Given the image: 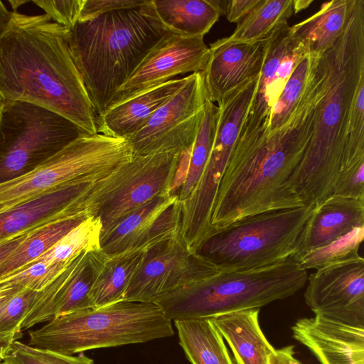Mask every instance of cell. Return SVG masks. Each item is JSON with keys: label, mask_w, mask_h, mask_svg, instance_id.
Here are the masks:
<instances>
[{"label": "cell", "mask_w": 364, "mask_h": 364, "mask_svg": "<svg viewBox=\"0 0 364 364\" xmlns=\"http://www.w3.org/2000/svg\"><path fill=\"white\" fill-rule=\"evenodd\" d=\"M320 96L310 141L285 184L304 205H316L333 194L346 159L364 158V141L350 127L356 90L364 80V2L353 1L344 29L318 58Z\"/></svg>", "instance_id": "1"}, {"label": "cell", "mask_w": 364, "mask_h": 364, "mask_svg": "<svg viewBox=\"0 0 364 364\" xmlns=\"http://www.w3.org/2000/svg\"><path fill=\"white\" fill-rule=\"evenodd\" d=\"M319 90L318 78L311 73L285 124L239 134L221 178L210 232L252 215L305 205L287 192L285 184L310 141Z\"/></svg>", "instance_id": "2"}, {"label": "cell", "mask_w": 364, "mask_h": 364, "mask_svg": "<svg viewBox=\"0 0 364 364\" xmlns=\"http://www.w3.org/2000/svg\"><path fill=\"white\" fill-rule=\"evenodd\" d=\"M67 33L46 14L14 11L0 34V97L44 107L95 134L97 116L70 53Z\"/></svg>", "instance_id": "3"}, {"label": "cell", "mask_w": 364, "mask_h": 364, "mask_svg": "<svg viewBox=\"0 0 364 364\" xmlns=\"http://www.w3.org/2000/svg\"><path fill=\"white\" fill-rule=\"evenodd\" d=\"M168 33L141 7L77 21L68 28L70 53L97 117L112 105L118 90Z\"/></svg>", "instance_id": "4"}, {"label": "cell", "mask_w": 364, "mask_h": 364, "mask_svg": "<svg viewBox=\"0 0 364 364\" xmlns=\"http://www.w3.org/2000/svg\"><path fill=\"white\" fill-rule=\"evenodd\" d=\"M306 270L290 257L248 270L221 271L159 298L158 304L171 321L259 309L299 291Z\"/></svg>", "instance_id": "5"}, {"label": "cell", "mask_w": 364, "mask_h": 364, "mask_svg": "<svg viewBox=\"0 0 364 364\" xmlns=\"http://www.w3.org/2000/svg\"><path fill=\"white\" fill-rule=\"evenodd\" d=\"M171 322L155 303L123 300L55 317L28 331L27 344L73 355L171 337Z\"/></svg>", "instance_id": "6"}, {"label": "cell", "mask_w": 364, "mask_h": 364, "mask_svg": "<svg viewBox=\"0 0 364 364\" xmlns=\"http://www.w3.org/2000/svg\"><path fill=\"white\" fill-rule=\"evenodd\" d=\"M314 206L260 213L213 229L197 252L220 272L253 269L281 262L294 255Z\"/></svg>", "instance_id": "7"}, {"label": "cell", "mask_w": 364, "mask_h": 364, "mask_svg": "<svg viewBox=\"0 0 364 364\" xmlns=\"http://www.w3.org/2000/svg\"><path fill=\"white\" fill-rule=\"evenodd\" d=\"M133 154L128 141L85 134L30 172L0 183V213L58 186L98 181Z\"/></svg>", "instance_id": "8"}, {"label": "cell", "mask_w": 364, "mask_h": 364, "mask_svg": "<svg viewBox=\"0 0 364 364\" xmlns=\"http://www.w3.org/2000/svg\"><path fill=\"white\" fill-rule=\"evenodd\" d=\"M181 154L133 156L112 172L95 182L78 200L77 208L97 218L101 232L154 198L171 194Z\"/></svg>", "instance_id": "9"}, {"label": "cell", "mask_w": 364, "mask_h": 364, "mask_svg": "<svg viewBox=\"0 0 364 364\" xmlns=\"http://www.w3.org/2000/svg\"><path fill=\"white\" fill-rule=\"evenodd\" d=\"M2 101L0 183L30 172L77 138L88 134L44 107L21 101Z\"/></svg>", "instance_id": "10"}, {"label": "cell", "mask_w": 364, "mask_h": 364, "mask_svg": "<svg viewBox=\"0 0 364 364\" xmlns=\"http://www.w3.org/2000/svg\"><path fill=\"white\" fill-rule=\"evenodd\" d=\"M207 98L200 72L188 75L183 85L155 111L144 127L126 139L133 156L182 154L190 149Z\"/></svg>", "instance_id": "11"}, {"label": "cell", "mask_w": 364, "mask_h": 364, "mask_svg": "<svg viewBox=\"0 0 364 364\" xmlns=\"http://www.w3.org/2000/svg\"><path fill=\"white\" fill-rule=\"evenodd\" d=\"M220 272L209 260L189 250L176 234L146 250L123 300L154 303L166 294Z\"/></svg>", "instance_id": "12"}, {"label": "cell", "mask_w": 364, "mask_h": 364, "mask_svg": "<svg viewBox=\"0 0 364 364\" xmlns=\"http://www.w3.org/2000/svg\"><path fill=\"white\" fill-rule=\"evenodd\" d=\"M107 258L100 248L85 250L75 256L50 284L37 292L22 322V331L64 314L93 308L90 293Z\"/></svg>", "instance_id": "13"}, {"label": "cell", "mask_w": 364, "mask_h": 364, "mask_svg": "<svg viewBox=\"0 0 364 364\" xmlns=\"http://www.w3.org/2000/svg\"><path fill=\"white\" fill-rule=\"evenodd\" d=\"M306 283L304 299L314 315L364 325V259L360 255L316 269Z\"/></svg>", "instance_id": "14"}, {"label": "cell", "mask_w": 364, "mask_h": 364, "mask_svg": "<svg viewBox=\"0 0 364 364\" xmlns=\"http://www.w3.org/2000/svg\"><path fill=\"white\" fill-rule=\"evenodd\" d=\"M208 55L209 47L203 38H189L168 33L149 50L118 90L112 105L173 80L178 75L201 72Z\"/></svg>", "instance_id": "15"}, {"label": "cell", "mask_w": 364, "mask_h": 364, "mask_svg": "<svg viewBox=\"0 0 364 364\" xmlns=\"http://www.w3.org/2000/svg\"><path fill=\"white\" fill-rule=\"evenodd\" d=\"M181 203L176 195L159 196L101 232L100 249L107 255L150 247L179 234Z\"/></svg>", "instance_id": "16"}, {"label": "cell", "mask_w": 364, "mask_h": 364, "mask_svg": "<svg viewBox=\"0 0 364 364\" xmlns=\"http://www.w3.org/2000/svg\"><path fill=\"white\" fill-rule=\"evenodd\" d=\"M269 37L252 43L225 37L210 45L207 63L200 72L208 100L218 102L260 75Z\"/></svg>", "instance_id": "17"}, {"label": "cell", "mask_w": 364, "mask_h": 364, "mask_svg": "<svg viewBox=\"0 0 364 364\" xmlns=\"http://www.w3.org/2000/svg\"><path fill=\"white\" fill-rule=\"evenodd\" d=\"M287 24L269 38L259 82L241 129L247 130L268 119L272 107L301 60L308 54L291 34Z\"/></svg>", "instance_id": "18"}, {"label": "cell", "mask_w": 364, "mask_h": 364, "mask_svg": "<svg viewBox=\"0 0 364 364\" xmlns=\"http://www.w3.org/2000/svg\"><path fill=\"white\" fill-rule=\"evenodd\" d=\"M291 332L320 364H364V325L314 315L298 319Z\"/></svg>", "instance_id": "19"}, {"label": "cell", "mask_w": 364, "mask_h": 364, "mask_svg": "<svg viewBox=\"0 0 364 364\" xmlns=\"http://www.w3.org/2000/svg\"><path fill=\"white\" fill-rule=\"evenodd\" d=\"M96 181L58 186L0 213V242L57 219L85 215L79 212L77 200Z\"/></svg>", "instance_id": "20"}, {"label": "cell", "mask_w": 364, "mask_h": 364, "mask_svg": "<svg viewBox=\"0 0 364 364\" xmlns=\"http://www.w3.org/2000/svg\"><path fill=\"white\" fill-rule=\"evenodd\" d=\"M364 226V200L332 196L315 205L299 237L296 259Z\"/></svg>", "instance_id": "21"}, {"label": "cell", "mask_w": 364, "mask_h": 364, "mask_svg": "<svg viewBox=\"0 0 364 364\" xmlns=\"http://www.w3.org/2000/svg\"><path fill=\"white\" fill-rule=\"evenodd\" d=\"M259 76L229 92L218 102L219 116L215 133L203 173L204 178L210 181H221L255 94Z\"/></svg>", "instance_id": "22"}, {"label": "cell", "mask_w": 364, "mask_h": 364, "mask_svg": "<svg viewBox=\"0 0 364 364\" xmlns=\"http://www.w3.org/2000/svg\"><path fill=\"white\" fill-rule=\"evenodd\" d=\"M187 80L188 75L174 78L112 105L97 117V133L127 139L140 130L155 111Z\"/></svg>", "instance_id": "23"}, {"label": "cell", "mask_w": 364, "mask_h": 364, "mask_svg": "<svg viewBox=\"0 0 364 364\" xmlns=\"http://www.w3.org/2000/svg\"><path fill=\"white\" fill-rule=\"evenodd\" d=\"M259 309L230 312L210 318L228 343L235 364H268L275 348L259 322Z\"/></svg>", "instance_id": "24"}, {"label": "cell", "mask_w": 364, "mask_h": 364, "mask_svg": "<svg viewBox=\"0 0 364 364\" xmlns=\"http://www.w3.org/2000/svg\"><path fill=\"white\" fill-rule=\"evenodd\" d=\"M141 9L166 31L189 38H203L220 16L212 0H147Z\"/></svg>", "instance_id": "25"}, {"label": "cell", "mask_w": 364, "mask_h": 364, "mask_svg": "<svg viewBox=\"0 0 364 364\" xmlns=\"http://www.w3.org/2000/svg\"><path fill=\"white\" fill-rule=\"evenodd\" d=\"M352 0H332L304 21L290 26L291 36L308 54L320 56L329 50L342 33Z\"/></svg>", "instance_id": "26"}, {"label": "cell", "mask_w": 364, "mask_h": 364, "mask_svg": "<svg viewBox=\"0 0 364 364\" xmlns=\"http://www.w3.org/2000/svg\"><path fill=\"white\" fill-rule=\"evenodd\" d=\"M179 344L191 364H235L210 318L173 321Z\"/></svg>", "instance_id": "27"}, {"label": "cell", "mask_w": 364, "mask_h": 364, "mask_svg": "<svg viewBox=\"0 0 364 364\" xmlns=\"http://www.w3.org/2000/svg\"><path fill=\"white\" fill-rule=\"evenodd\" d=\"M149 247H139L108 255L90 293L93 308L122 301Z\"/></svg>", "instance_id": "28"}, {"label": "cell", "mask_w": 364, "mask_h": 364, "mask_svg": "<svg viewBox=\"0 0 364 364\" xmlns=\"http://www.w3.org/2000/svg\"><path fill=\"white\" fill-rule=\"evenodd\" d=\"M87 218L85 215H71L35 229L18 248L0 264V279L33 262Z\"/></svg>", "instance_id": "29"}, {"label": "cell", "mask_w": 364, "mask_h": 364, "mask_svg": "<svg viewBox=\"0 0 364 364\" xmlns=\"http://www.w3.org/2000/svg\"><path fill=\"white\" fill-rule=\"evenodd\" d=\"M293 13V0H260L237 23L229 38L243 43L264 40L287 25V21Z\"/></svg>", "instance_id": "30"}, {"label": "cell", "mask_w": 364, "mask_h": 364, "mask_svg": "<svg viewBox=\"0 0 364 364\" xmlns=\"http://www.w3.org/2000/svg\"><path fill=\"white\" fill-rule=\"evenodd\" d=\"M218 116V107L207 98L198 132L188 155L182 181L173 194L181 203L191 196L200 179L211 151Z\"/></svg>", "instance_id": "31"}, {"label": "cell", "mask_w": 364, "mask_h": 364, "mask_svg": "<svg viewBox=\"0 0 364 364\" xmlns=\"http://www.w3.org/2000/svg\"><path fill=\"white\" fill-rule=\"evenodd\" d=\"M363 239L364 226L358 227L347 235L294 259L303 269H318L359 256L358 250Z\"/></svg>", "instance_id": "32"}, {"label": "cell", "mask_w": 364, "mask_h": 364, "mask_svg": "<svg viewBox=\"0 0 364 364\" xmlns=\"http://www.w3.org/2000/svg\"><path fill=\"white\" fill-rule=\"evenodd\" d=\"M314 55H306L294 69L282 94L272 107L267 122L268 131L274 130L286 123L305 87Z\"/></svg>", "instance_id": "33"}, {"label": "cell", "mask_w": 364, "mask_h": 364, "mask_svg": "<svg viewBox=\"0 0 364 364\" xmlns=\"http://www.w3.org/2000/svg\"><path fill=\"white\" fill-rule=\"evenodd\" d=\"M0 364H95L83 353L68 355L15 341Z\"/></svg>", "instance_id": "34"}, {"label": "cell", "mask_w": 364, "mask_h": 364, "mask_svg": "<svg viewBox=\"0 0 364 364\" xmlns=\"http://www.w3.org/2000/svg\"><path fill=\"white\" fill-rule=\"evenodd\" d=\"M38 291L22 290L0 308V338L12 341L23 336L21 324Z\"/></svg>", "instance_id": "35"}, {"label": "cell", "mask_w": 364, "mask_h": 364, "mask_svg": "<svg viewBox=\"0 0 364 364\" xmlns=\"http://www.w3.org/2000/svg\"><path fill=\"white\" fill-rule=\"evenodd\" d=\"M58 24L70 28L79 19L83 0H33Z\"/></svg>", "instance_id": "36"}, {"label": "cell", "mask_w": 364, "mask_h": 364, "mask_svg": "<svg viewBox=\"0 0 364 364\" xmlns=\"http://www.w3.org/2000/svg\"><path fill=\"white\" fill-rule=\"evenodd\" d=\"M146 1L147 0H83L78 21L90 20L115 11L140 8Z\"/></svg>", "instance_id": "37"}, {"label": "cell", "mask_w": 364, "mask_h": 364, "mask_svg": "<svg viewBox=\"0 0 364 364\" xmlns=\"http://www.w3.org/2000/svg\"><path fill=\"white\" fill-rule=\"evenodd\" d=\"M260 0L228 1L225 14L230 22L238 23L245 17Z\"/></svg>", "instance_id": "38"}, {"label": "cell", "mask_w": 364, "mask_h": 364, "mask_svg": "<svg viewBox=\"0 0 364 364\" xmlns=\"http://www.w3.org/2000/svg\"><path fill=\"white\" fill-rule=\"evenodd\" d=\"M35 229L1 241L0 242V264L13 254Z\"/></svg>", "instance_id": "39"}, {"label": "cell", "mask_w": 364, "mask_h": 364, "mask_svg": "<svg viewBox=\"0 0 364 364\" xmlns=\"http://www.w3.org/2000/svg\"><path fill=\"white\" fill-rule=\"evenodd\" d=\"M268 364H302L295 356L294 346L275 348L268 358Z\"/></svg>", "instance_id": "40"}, {"label": "cell", "mask_w": 364, "mask_h": 364, "mask_svg": "<svg viewBox=\"0 0 364 364\" xmlns=\"http://www.w3.org/2000/svg\"><path fill=\"white\" fill-rule=\"evenodd\" d=\"M13 12L9 11L0 1V34L5 30L10 22Z\"/></svg>", "instance_id": "41"}, {"label": "cell", "mask_w": 364, "mask_h": 364, "mask_svg": "<svg viewBox=\"0 0 364 364\" xmlns=\"http://www.w3.org/2000/svg\"><path fill=\"white\" fill-rule=\"evenodd\" d=\"M14 341L8 340V339H4L0 338V360H1L3 358L6 354L8 350L9 349L11 345Z\"/></svg>", "instance_id": "42"}, {"label": "cell", "mask_w": 364, "mask_h": 364, "mask_svg": "<svg viewBox=\"0 0 364 364\" xmlns=\"http://www.w3.org/2000/svg\"><path fill=\"white\" fill-rule=\"evenodd\" d=\"M312 3V1H306V0H293V8L294 12L297 13L301 10H303L309 6L310 4Z\"/></svg>", "instance_id": "43"}, {"label": "cell", "mask_w": 364, "mask_h": 364, "mask_svg": "<svg viewBox=\"0 0 364 364\" xmlns=\"http://www.w3.org/2000/svg\"><path fill=\"white\" fill-rule=\"evenodd\" d=\"M29 1L28 0H9V2L11 4L14 12L16 10L19 8L21 6L28 3Z\"/></svg>", "instance_id": "44"}, {"label": "cell", "mask_w": 364, "mask_h": 364, "mask_svg": "<svg viewBox=\"0 0 364 364\" xmlns=\"http://www.w3.org/2000/svg\"><path fill=\"white\" fill-rule=\"evenodd\" d=\"M2 104H3V101H2L1 98L0 97V117H1V114Z\"/></svg>", "instance_id": "45"}, {"label": "cell", "mask_w": 364, "mask_h": 364, "mask_svg": "<svg viewBox=\"0 0 364 364\" xmlns=\"http://www.w3.org/2000/svg\"><path fill=\"white\" fill-rule=\"evenodd\" d=\"M1 360H0V363H1Z\"/></svg>", "instance_id": "46"}]
</instances>
